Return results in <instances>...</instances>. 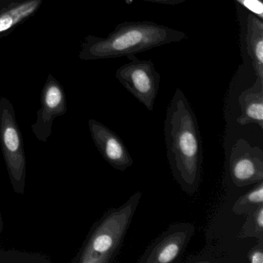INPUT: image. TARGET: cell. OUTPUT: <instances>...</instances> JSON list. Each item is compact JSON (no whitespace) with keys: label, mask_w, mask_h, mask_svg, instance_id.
I'll use <instances>...</instances> for the list:
<instances>
[{"label":"cell","mask_w":263,"mask_h":263,"mask_svg":"<svg viewBox=\"0 0 263 263\" xmlns=\"http://www.w3.org/2000/svg\"><path fill=\"white\" fill-rule=\"evenodd\" d=\"M164 133L172 175L184 193L195 195L202 181V138L196 115L180 88L167 106Z\"/></svg>","instance_id":"obj_1"},{"label":"cell","mask_w":263,"mask_h":263,"mask_svg":"<svg viewBox=\"0 0 263 263\" xmlns=\"http://www.w3.org/2000/svg\"><path fill=\"white\" fill-rule=\"evenodd\" d=\"M187 39L181 30L152 21H129L118 24L106 37L88 35L81 44L79 58L98 61L122 58Z\"/></svg>","instance_id":"obj_2"},{"label":"cell","mask_w":263,"mask_h":263,"mask_svg":"<svg viewBox=\"0 0 263 263\" xmlns=\"http://www.w3.org/2000/svg\"><path fill=\"white\" fill-rule=\"evenodd\" d=\"M138 191L124 204L111 208L93 223L72 263H112L122 247L142 198Z\"/></svg>","instance_id":"obj_3"},{"label":"cell","mask_w":263,"mask_h":263,"mask_svg":"<svg viewBox=\"0 0 263 263\" xmlns=\"http://www.w3.org/2000/svg\"><path fill=\"white\" fill-rule=\"evenodd\" d=\"M0 147L13 191L24 195L27 160L21 128L10 100L0 98Z\"/></svg>","instance_id":"obj_4"},{"label":"cell","mask_w":263,"mask_h":263,"mask_svg":"<svg viewBox=\"0 0 263 263\" xmlns=\"http://www.w3.org/2000/svg\"><path fill=\"white\" fill-rule=\"evenodd\" d=\"M126 58L128 62L118 67L115 77L132 96L152 111L159 91L161 75L151 60L139 59L135 55Z\"/></svg>","instance_id":"obj_5"},{"label":"cell","mask_w":263,"mask_h":263,"mask_svg":"<svg viewBox=\"0 0 263 263\" xmlns=\"http://www.w3.org/2000/svg\"><path fill=\"white\" fill-rule=\"evenodd\" d=\"M195 233L193 223L175 222L169 224L146 248L137 262H179Z\"/></svg>","instance_id":"obj_6"},{"label":"cell","mask_w":263,"mask_h":263,"mask_svg":"<svg viewBox=\"0 0 263 263\" xmlns=\"http://www.w3.org/2000/svg\"><path fill=\"white\" fill-rule=\"evenodd\" d=\"M231 178L235 186L246 187L263 181V151L243 138L232 146L229 158Z\"/></svg>","instance_id":"obj_7"},{"label":"cell","mask_w":263,"mask_h":263,"mask_svg":"<svg viewBox=\"0 0 263 263\" xmlns=\"http://www.w3.org/2000/svg\"><path fill=\"white\" fill-rule=\"evenodd\" d=\"M41 103L36 122L31 127L32 132L39 141L47 142L52 135L55 118L65 115L67 110L64 87L52 74L48 75L43 87Z\"/></svg>","instance_id":"obj_8"},{"label":"cell","mask_w":263,"mask_h":263,"mask_svg":"<svg viewBox=\"0 0 263 263\" xmlns=\"http://www.w3.org/2000/svg\"><path fill=\"white\" fill-rule=\"evenodd\" d=\"M89 130L95 146L111 167L124 172L134 164L123 140L107 126L95 119L88 121Z\"/></svg>","instance_id":"obj_9"},{"label":"cell","mask_w":263,"mask_h":263,"mask_svg":"<svg viewBox=\"0 0 263 263\" xmlns=\"http://www.w3.org/2000/svg\"><path fill=\"white\" fill-rule=\"evenodd\" d=\"M44 0H0V39L36 14Z\"/></svg>","instance_id":"obj_10"},{"label":"cell","mask_w":263,"mask_h":263,"mask_svg":"<svg viewBox=\"0 0 263 263\" xmlns=\"http://www.w3.org/2000/svg\"><path fill=\"white\" fill-rule=\"evenodd\" d=\"M241 115L236 121L240 125L257 124L263 130V81L257 79L253 85L238 97Z\"/></svg>","instance_id":"obj_11"},{"label":"cell","mask_w":263,"mask_h":263,"mask_svg":"<svg viewBox=\"0 0 263 263\" xmlns=\"http://www.w3.org/2000/svg\"><path fill=\"white\" fill-rule=\"evenodd\" d=\"M246 44L255 76L263 81V22L252 13L247 16Z\"/></svg>","instance_id":"obj_12"},{"label":"cell","mask_w":263,"mask_h":263,"mask_svg":"<svg viewBox=\"0 0 263 263\" xmlns=\"http://www.w3.org/2000/svg\"><path fill=\"white\" fill-rule=\"evenodd\" d=\"M263 205V181L255 185L245 195L237 199L232 206V212L235 215H248Z\"/></svg>","instance_id":"obj_13"},{"label":"cell","mask_w":263,"mask_h":263,"mask_svg":"<svg viewBox=\"0 0 263 263\" xmlns=\"http://www.w3.org/2000/svg\"><path fill=\"white\" fill-rule=\"evenodd\" d=\"M239 238H254L263 241V205L246 215V220L240 229Z\"/></svg>","instance_id":"obj_14"},{"label":"cell","mask_w":263,"mask_h":263,"mask_svg":"<svg viewBox=\"0 0 263 263\" xmlns=\"http://www.w3.org/2000/svg\"><path fill=\"white\" fill-rule=\"evenodd\" d=\"M261 20H263V4L261 0H235Z\"/></svg>","instance_id":"obj_15"},{"label":"cell","mask_w":263,"mask_h":263,"mask_svg":"<svg viewBox=\"0 0 263 263\" xmlns=\"http://www.w3.org/2000/svg\"><path fill=\"white\" fill-rule=\"evenodd\" d=\"M249 263H263V241H257L247 254Z\"/></svg>","instance_id":"obj_16"},{"label":"cell","mask_w":263,"mask_h":263,"mask_svg":"<svg viewBox=\"0 0 263 263\" xmlns=\"http://www.w3.org/2000/svg\"><path fill=\"white\" fill-rule=\"evenodd\" d=\"M144 2L152 3V4H161V5L176 6L183 4L186 0H142ZM127 4H130L132 0H126Z\"/></svg>","instance_id":"obj_17"},{"label":"cell","mask_w":263,"mask_h":263,"mask_svg":"<svg viewBox=\"0 0 263 263\" xmlns=\"http://www.w3.org/2000/svg\"><path fill=\"white\" fill-rule=\"evenodd\" d=\"M3 229H4V221H3L2 214L0 212V235L2 233Z\"/></svg>","instance_id":"obj_18"}]
</instances>
